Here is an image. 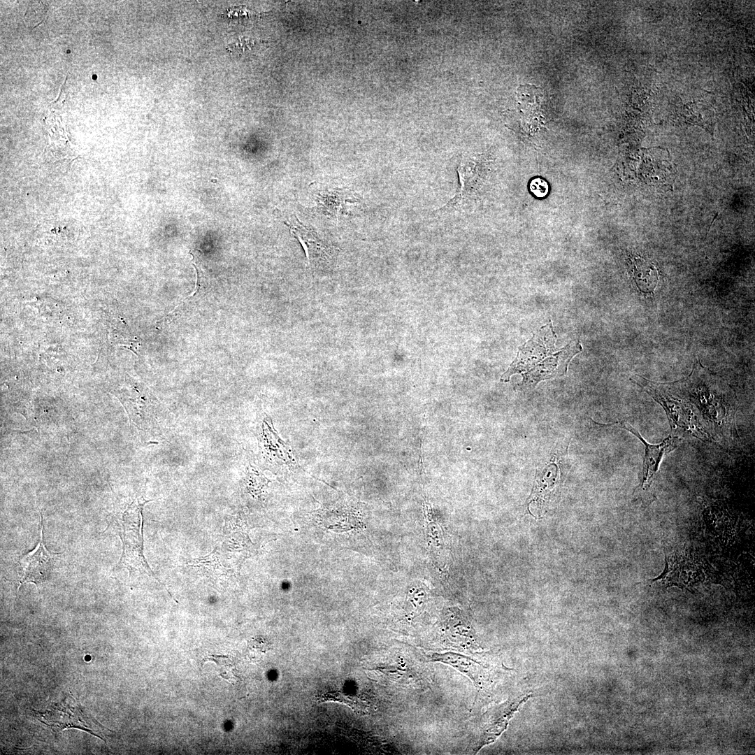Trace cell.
Masks as SVG:
<instances>
[{"label": "cell", "mask_w": 755, "mask_h": 755, "mask_svg": "<svg viewBox=\"0 0 755 755\" xmlns=\"http://www.w3.org/2000/svg\"><path fill=\"white\" fill-rule=\"evenodd\" d=\"M631 273L639 289L650 293L658 283L657 269L652 262L642 257H634L631 261Z\"/></svg>", "instance_id": "cell-9"}, {"label": "cell", "mask_w": 755, "mask_h": 755, "mask_svg": "<svg viewBox=\"0 0 755 755\" xmlns=\"http://www.w3.org/2000/svg\"><path fill=\"white\" fill-rule=\"evenodd\" d=\"M603 425L626 429L636 436L644 445L645 452L643 461L642 477L637 490L640 492L647 491L656 477L663 455L676 449L681 439L680 437L670 434L661 443L653 445L647 443L635 428L626 422Z\"/></svg>", "instance_id": "cell-5"}, {"label": "cell", "mask_w": 755, "mask_h": 755, "mask_svg": "<svg viewBox=\"0 0 755 755\" xmlns=\"http://www.w3.org/2000/svg\"><path fill=\"white\" fill-rule=\"evenodd\" d=\"M703 570L700 565L689 554L677 552L666 554V566L663 572L651 582L666 587H677L691 591L690 588L700 580Z\"/></svg>", "instance_id": "cell-4"}, {"label": "cell", "mask_w": 755, "mask_h": 755, "mask_svg": "<svg viewBox=\"0 0 755 755\" xmlns=\"http://www.w3.org/2000/svg\"><path fill=\"white\" fill-rule=\"evenodd\" d=\"M457 171L460 188L454 196L440 209L443 211L463 208L475 195L482 175L481 159L464 155L460 161Z\"/></svg>", "instance_id": "cell-7"}, {"label": "cell", "mask_w": 755, "mask_h": 755, "mask_svg": "<svg viewBox=\"0 0 755 755\" xmlns=\"http://www.w3.org/2000/svg\"><path fill=\"white\" fill-rule=\"evenodd\" d=\"M430 661L452 666L470 678L477 686L482 683L481 666L468 656L454 652L435 653L430 656Z\"/></svg>", "instance_id": "cell-8"}, {"label": "cell", "mask_w": 755, "mask_h": 755, "mask_svg": "<svg viewBox=\"0 0 755 755\" xmlns=\"http://www.w3.org/2000/svg\"><path fill=\"white\" fill-rule=\"evenodd\" d=\"M530 189L536 196L543 197L548 192V185L544 180L535 178L530 184Z\"/></svg>", "instance_id": "cell-11"}, {"label": "cell", "mask_w": 755, "mask_h": 755, "mask_svg": "<svg viewBox=\"0 0 755 755\" xmlns=\"http://www.w3.org/2000/svg\"><path fill=\"white\" fill-rule=\"evenodd\" d=\"M41 517L40 539L37 545L19 559L21 570L20 587L25 583H33L38 587L48 577L55 556L59 554L47 549L43 538V519Z\"/></svg>", "instance_id": "cell-6"}, {"label": "cell", "mask_w": 755, "mask_h": 755, "mask_svg": "<svg viewBox=\"0 0 755 755\" xmlns=\"http://www.w3.org/2000/svg\"><path fill=\"white\" fill-rule=\"evenodd\" d=\"M151 500L135 499L122 513L114 515L107 528H113L122 542V552L117 566L160 580L150 568L143 554V508Z\"/></svg>", "instance_id": "cell-2"}, {"label": "cell", "mask_w": 755, "mask_h": 755, "mask_svg": "<svg viewBox=\"0 0 755 755\" xmlns=\"http://www.w3.org/2000/svg\"><path fill=\"white\" fill-rule=\"evenodd\" d=\"M634 380L663 407L670 426V435L710 440V436L700 426L693 405L687 398L671 391L670 384L651 382L638 375L634 376Z\"/></svg>", "instance_id": "cell-3"}, {"label": "cell", "mask_w": 755, "mask_h": 755, "mask_svg": "<svg viewBox=\"0 0 755 755\" xmlns=\"http://www.w3.org/2000/svg\"><path fill=\"white\" fill-rule=\"evenodd\" d=\"M556 342V335L550 322L519 348L515 359L501 380L507 382L512 375L520 373L523 377L520 389H526L533 388L540 381L565 375L570 361L582 347L577 342L557 348Z\"/></svg>", "instance_id": "cell-1"}, {"label": "cell", "mask_w": 755, "mask_h": 755, "mask_svg": "<svg viewBox=\"0 0 755 755\" xmlns=\"http://www.w3.org/2000/svg\"><path fill=\"white\" fill-rule=\"evenodd\" d=\"M319 700H322V701L333 700V701H339V702H341V703H345V704L351 706L352 708H353L354 710H357V711H359V708H361V707H360L361 705L358 703V702H359L358 699L354 698H352V697L350 698L349 696H347L345 694H343V693H342L340 692H338V691L337 692H329V693L323 694L322 696H321L319 697Z\"/></svg>", "instance_id": "cell-10"}]
</instances>
